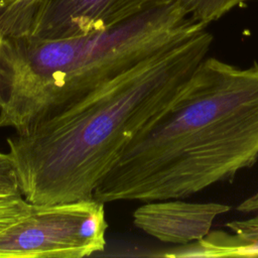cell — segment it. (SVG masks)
I'll list each match as a JSON object with an SVG mask.
<instances>
[{
  "mask_svg": "<svg viewBox=\"0 0 258 258\" xmlns=\"http://www.w3.org/2000/svg\"><path fill=\"white\" fill-rule=\"evenodd\" d=\"M230 211L220 203H190L180 199L143 203L133 213V223L164 243L182 246L204 239L215 219Z\"/></svg>",
  "mask_w": 258,
  "mask_h": 258,
  "instance_id": "6",
  "label": "cell"
},
{
  "mask_svg": "<svg viewBox=\"0 0 258 258\" xmlns=\"http://www.w3.org/2000/svg\"><path fill=\"white\" fill-rule=\"evenodd\" d=\"M18 0H0V12H3L12 7Z\"/></svg>",
  "mask_w": 258,
  "mask_h": 258,
  "instance_id": "13",
  "label": "cell"
},
{
  "mask_svg": "<svg viewBox=\"0 0 258 258\" xmlns=\"http://www.w3.org/2000/svg\"><path fill=\"white\" fill-rule=\"evenodd\" d=\"M177 3L196 21L206 26L233 7L249 0H170Z\"/></svg>",
  "mask_w": 258,
  "mask_h": 258,
  "instance_id": "8",
  "label": "cell"
},
{
  "mask_svg": "<svg viewBox=\"0 0 258 258\" xmlns=\"http://www.w3.org/2000/svg\"><path fill=\"white\" fill-rule=\"evenodd\" d=\"M230 232H210L204 239L177 246L165 257H258V215L225 224Z\"/></svg>",
  "mask_w": 258,
  "mask_h": 258,
  "instance_id": "7",
  "label": "cell"
},
{
  "mask_svg": "<svg viewBox=\"0 0 258 258\" xmlns=\"http://www.w3.org/2000/svg\"><path fill=\"white\" fill-rule=\"evenodd\" d=\"M4 38H5V35L2 31V28H1V25H0V61H1V55H2V46H3V41H4Z\"/></svg>",
  "mask_w": 258,
  "mask_h": 258,
  "instance_id": "14",
  "label": "cell"
},
{
  "mask_svg": "<svg viewBox=\"0 0 258 258\" xmlns=\"http://www.w3.org/2000/svg\"><path fill=\"white\" fill-rule=\"evenodd\" d=\"M205 28L141 59L69 107L7 139L32 205L93 198L128 144L172 102L206 58Z\"/></svg>",
  "mask_w": 258,
  "mask_h": 258,
  "instance_id": "1",
  "label": "cell"
},
{
  "mask_svg": "<svg viewBox=\"0 0 258 258\" xmlns=\"http://www.w3.org/2000/svg\"><path fill=\"white\" fill-rule=\"evenodd\" d=\"M204 28L177 3L149 0L131 17L97 31L60 38L7 36L0 61V128L22 132Z\"/></svg>",
  "mask_w": 258,
  "mask_h": 258,
  "instance_id": "3",
  "label": "cell"
},
{
  "mask_svg": "<svg viewBox=\"0 0 258 258\" xmlns=\"http://www.w3.org/2000/svg\"><path fill=\"white\" fill-rule=\"evenodd\" d=\"M39 1L18 0L9 9L0 12V25L5 37L21 35L31 11Z\"/></svg>",
  "mask_w": 258,
  "mask_h": 258,
  "instance_id": "9",
  "label": "cell"
},
{
  "mask_svg": "<svg viewBox=\"0 0 258 258\" xmlns=\"http://www.w3.org/2000/svg\"><path fill=\"white\" fill-rule=\"evenodd\" d=\"M258 158V63L206 57L96 186L102 203L184 199Z\"/></svg>",
  "mask_w": 258,
  "mask_h": 258,
  "instance_id": "2",
  "label": "cell"
},
{
  "mask_svg": "<svg viewBox=\"0 0 258 258\" xmlns=\"http://www.w3.org/2000/svg\"><path fill=\"white\" fill-rule=\"evenodd\" d=\"M31 206L21 194L0 195V231L25 216Z\"/></svg>",
  "mask_w": 258,
  "mask_h": 258,
  "instance_id": "10",
  "label": "cell"
},
{
  "mask_svg": "<svg viewBox=\"0 0 258 258\" xmlns=\"http://www.w3.org/2000/svg\"><path fill=\"white\" fill-rule=\"evenodd\" d=\"M237 211L241 213H253L258 212V190L253 195L242 201L237 206Z\"/></svg>",
  "mask_w": 258,
  "mask_h": 258,
  "instance_id": "12",
  "label": "cell"
},
{
  "mask_svg": "<svg viewBox=\"0 0 258 258\" xmlns=\"http://www.w3.org/2000/svg\"><path fill=\"white\" fill-rule=\"evenodd\" d=\"M18 194L22 195L15 162L9 152L0 151V195Z\"/></svg>",
  "mask_w": 258,
  "mask_h": 258,
  "instance_id": "11",
  "label": "cell"
},
{
  "mask_svg": "<svg viewBox=\"0 0 258 258\" xmlns=\"http://www.w3.org/2000/svg\"><path fill=\"white\" fill-rule=\"evenodd\" d=\"M148 2L149 0H40L31 11L21 35L60 38L97 31L131 17Z\"/></svg>",
  "mask_w": 258,
  "mask_h": 258,
  "instance_id": "5",
  "label": "cell"
},
{
  "mask_svg": "<svg viewBox=\"0 0 258 258\" xmlns=\"http://www.w3.org/2000/svg\"><path fill=\"white\" fill-rule=\"evenodd\" d=\"M104 205L94 198L32 205L0 231V258H83L103 251L108 229Z\"/></svg>",
  "mask_w": 258,
  "mask_h": 258,
  "instance_id": "4",
  "label": "cell"
}]
</instances>
